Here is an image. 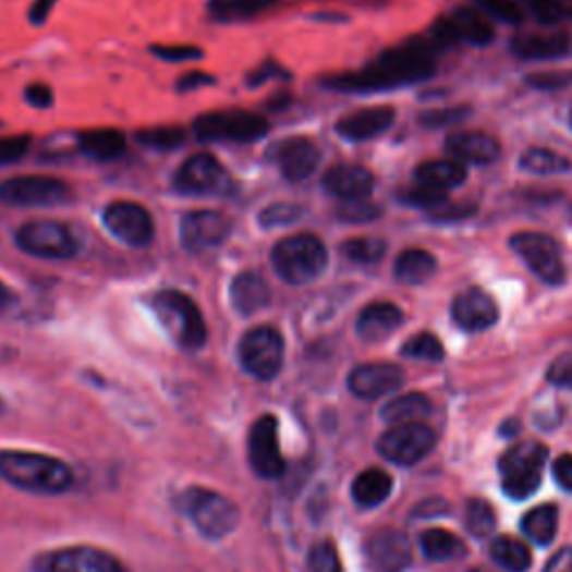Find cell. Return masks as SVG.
<instances>
[{
	"label": "cell",
	"mask_w": 572,
	"mask_h": 572,
	"mask_svg": "<svg viewBox=\"0 0 572 572\" xmlns=\"http://www.w3.org/2000/svg\"><path fill=\"white\" fill-rule=\"evenodd\" d=\"M434 74V59L431 52L421 46V42H407V46L393 48L380 54L369 68L361 72H346L327 78V85L333 90L346 93H374V90H389V87H399L416 81H425Z\"/></svg>",
	"instance_id": "6da1fadb"
},
{
	"label": "cell",
	"mask_w": 572,
	"mask_h": 572,
	"mask_svg": "<svg viewBox=\"0 0 572 572\" xmlns=\"http://www.w3.org/2000/svg\"><path fill=\"white\" fill-rule=\"evenodd\" d=\"M0 476L34 495H61L72 486V470L63 461L34 452H0Z\"/></svg>",
	"instance_id": "7a4b0ae2"
},
{
	"label": "cell",
	"mask_w": 572,
	"mask_h": 572,
	"mask_svg": "<svg viewBox=\"0 0 572 572\" xmlns=\"http://www.w3.org/2000/svg\"><path fill=\"white\" fill-rule=\"evenodd\" d=\"M153 312L170 340L186 349L197 351L208 340V329L199 306L191 295L178 289H166L155 293L153 297Z\"/></svg>",
	"instance_id": "3957f363"
},
{
	"label": "cell",
	"mask_w": 572,
	"mask_h": 572,
	"mask_svg": "<svg viewBox=\"0 0 572 572\" xmlns=\"http://www.w3.org/2000/svg\"><path fill=\"white\" fill-rule=\"evenodd\" d=\"M276 273L295 287L318 280L329 264L325 242L312 233H297L280 240L271 251Z\"/></svg>",
	"instance_id": "277c9868"
},
{
	"label": "cell",
	"mask_w": 572,
	"mask_h": 572,
	"mask_svg": "<svg viewBox=\"0 0 572 572\" xmlns=\"http://www.w3.org/2000/svg\"><path fill=\"white\" fill-rule=\"evenodd\" d=\"M271 123L248 110H217L199 114L193 123V132L199 142L217 144H251L267 135Z\"/></svg>",
	"instance_id": "5b68a950"
},
{
	"label": "cell",
	"mask_w": 572,
	"mask_h": 572,
	"mask_svg": "<svg viewBox=\"0 0 572 572\" xmlns=\"http://www.w3.org/2000/svg\"><path fill=\"white\" fill-rule=\"evenodd\" d=\"M178 503L197 531L208 539H222L238 527V508L227 497L212 490L191 488L180 497Z\"/></svg>",
	"instance_id": "8992f818"
},
{
	"label": "cell",
	"mask_w": 572,
	"mask_h": 572,
	"mask_svg": "<svg viewBox=\"0 0 572 572\" xmlns=\"http://www.w3.org/2000/svg\"><path fill=\"white\" fill-rule=\"evenodd\" d=\"M548 459V450L539 443H521L510 448L499 459V474L503 492L510 499L533 497L541 486V474Z\"/></svg>",
	"instance_id": "52a82bcc"
},
{
	"label": "cell",
	"mask_w": 572,
	"mask_h": 572,
	"mask_svg": "<svg viewBox=\"0 0 572 572\" xmlns=\"http://www.w3.org/2000/svg\"><path fill=\"white\" fill-rule=\"evenodd\" d=\"M172 188L188 197H224L233 193V178L215 155L197 153L174 172Z\"/></svg>",
	"instance_id": "ba28073f"
},
{
	"label": "cell",
	"mask_w": 572,
	"mask_h": 572,
	"mask_svg": "<svg viewBox=\"0 0 572 572\" xmlns=\"http://www.w3.org/2000/svg\"><path fill=\"white\" fill-rule=\"evenodd\" d=\"M21 251L42 259H72L81 251V240L72 227L57 219H32L16 233Z\"/></svg>",
	"instance_id": "9c48e42d"
},
{
	"label": "cell",
	"mask_w": 572,
	"mask_h": 572,
	"mask_svg": "<svg viewBox=\"0 0 572 572\" xmlns=\"http://www.w3.org/2000/svg\"><path fill=\"white\" fill-rule=\"evenodd\" d=\"M240 363L257 380H273L284 365V338L271 327H253L240 340Z\"/></svg>",
	"instance_id": "30bf717a"
},
{
	"label": "cell",
	"mask_w": 572,
	"mask_h": 572,
	"mask_svg": "<svg viewBox=\"0 0 572 572\" xmlns=\"http://www.w3.org/2000/svg\"><path fill=\"white\" fill-rule=\"evenodd\" d=\"M70 199V184L50 174H21L0 184V202L10 208H54Z\"/></svg>",
	"instance_id": "8fae6325"
},
{
	"label": "cell",
	"mask_w": 572,
	"mask_h": 572,
	"mask_svg": "<svg viewBox=\"0 0 572 572\" xmlns=\"http://www.w3.org/2000/svg\"><path fill=\"white\" fill-rule=\"evenodd\" d=\"M510 246L544 282L555 287L565 282V264L555 238L537 231H523L512 235Z\"/></svg>",
	"instance_id": "7c38bea8"
},
{
	"label": "cell",
	"mask_w": 572,
	"mask_h": 572,
	"mask_svg": "<svg viewBox=\"0 0 572 572\" xmlns=\"http://www.w3.org/2000/svg\"><path fill=\"white\" fill-rule=\"evenodd\" d=\"M436 446V434L423 423L391 425L378 438V452L395 465H414L425 459Z\"/></svg>",
	"instance_id": "4fadbf2b"
},
{
	"label": "cell",
	"mask_w": 572,
	"mask_h": 572,
	"mask_svg": "<svg viewBox=\"0 0 572 572\" xmlns=\"http://www.w3.org/2000/svg\"><path fill=\"white\" fill-rule=\"evenodd\" d=\"M104 227L123 244L144 248L155 240V219L137 202H112L104 210Z\"/></svg>",
	"instance_id": "5bb4252c"
},
{
	"label": "cell",
	"mask_w": 572,
	"mask_h": 572,
	"mask_svg": "<svg viewBox=\"0 0 572 572\" xmlns=\"http://www.w3.org/2000/svg\"><path fill=\"white\" fill-rule=\"evenodd\" d=\"M233 233V219L219 210H191L182 217L180 240L186 251L202 253L222 246Z\"/></svg>",
	"instance_id": "9a60e30c"
},
{
	"label": "cell",
	"mask_w": 572,
	"mask_h": 572,
	"mask_svg": "<svg viewBox=\"0 0 572 572\" xmlns=\"http://www.w3.org/2000/svg\"><path fill=\"white\" fill-rule=\"evenodd\" d=\"M38 572H125L123 563L106 550L74 546L42 555L36 561Z\"/></svg>",
	"instance_id": "2e32d148"
},
{
	"label": "cell",
	"mask_w": 572,
	"mask_h": 572,
	"mask_svg": "<svg viewBox=\"0 0 572 572\" xmlns=\"http://www.w3.org/2000/svg\"><path fill=\"white\" fill-rule=\"evenodd\" d=\"M431 36L441 42V46L465 40V42H472V46L480 48V46H488V42L495 38V29L488 23V19L483 16L478 10L459 8L450 16L438 19L431 25Z\"/></svg>",
	"instance_id": "e0dca14e"
},
{
	"label": "cell",
	"mask_w": 572,
	"mask_h": 572,
	"mask_svg": "<svg viewBox=\"0 0 572 572\" xmlns=\"http://www.w3.org/2000/svg\"><path fill=\"white\" fill-rule=\"evenodd\" d=\"M248 461L257 476L278 478L284 472V459L280 454L278 421L267 414L253 423L248 434Z\"/></svg>",
	"instance_id": "ac0fdd59"
},
{
	"label": "cell",
	"mask_w": 572,
	"mask_h": 572,
	"mask_svg": "<svg viewBox=\"0 0 572 572\" xmlns=\"http://www.w3.org/2000/svg\"><path fill=\"white\" fill-rule=\"evenodd\" d=\"M276 161L284 180L304 182L318 170L322 161L320 146L309 137H289L278 144Z\"/></svg>",
	"instance_id": "d6986e66"
},
{
	"label": "cell",
	"mask_w": 572,
	"mask_h": 572,
	"mask_svg": "<svg viewBox=\"0 0 572 572\" xmlns=\"http://www.w3.org/2000/svg\"><path fill=\"white\" fill-rule=\"evenodd\" d=\"M405 376L403 369L395 367L391 363H367V365H358L354 372L349 374V389L358 399L365 401H376L380 395L393 393L403 385Z\"/></svg>",
	"instance_id": "ffe728a7"
},
{
	"label": "cell",
	"mask_w": 572,
	"mask_h": 572,
	"mask_svg": "<svg viewBox=\"0 0 572 572\" xmlns=\"http://www.w3.org/2000/svg\"><path fill=\"white\" fill-rule=\"evenodd\" d=\"M452 318L465 331H486L497 325L499 306L483 289H465L452 302Z\"/></svg>",
	"instance_id": "44dd1931"
},
{
	"label": "cell",
	"mask_w": 572,
	"mask_h": 572,
	"mask_svg": "<svg viewBox=\"0 0 572 572\" xmlns=\"http://www.w3.org/2000/svg\"><path fill=\"white\" fill-rule=\"evenodd\" d=\"M325 191L340 202H363L374 193V174L358 163H340L325 174Z\"/></svg>",
	"instance_id": "7402d4cb"
},
{
	"label": "cell",
	"mask_w": 572,
	"mask_h": 572,
	"mask_svg": "<svg viewBox=\"0 0 572 572\" xmlns=\"http://www.w3.org/2000/svg\"><path fill=\"white\" fill-rule=\"evenodd\" d=\"M369 561L380 572H403L412 563V546L407 537L399 531H378L369 537L367 544Z\"/></svg>",
	"instance_id": "603a6c76"
},
{
	"label": "cell",
	"mask_w": 572,
	"mask_h": 572,
	"mask_svg": "<svg viewBox=\"0 0 572 572\" xmlns=\"http://www.w3.org/2000/svg\"><path fill=\"white\" fill-rule=\"evenodd\" d=\"M395 121V110L389 106H376V108H363L358 112L344 114L336 123V132L342 139L349 142H369L380 137Z\"/></svg>",
	"instance_id": "cb8c5ba5"
},
{
	"label": "cell",
	"mask_w": 572,
	"mask_h": 572,
	"mask_svg": "<svg viewBox=\"0 0 572 572\" xmlns=\"http://www.w3.org/2000/svg\"><path fill=\"white\" fill-rule=\"evenodd\" d=\"M446 153L461 163H492L501 155V146L486 132H454L446 139Z\"/></svg>",
	"instance_id": "d4e9b609"
},
{
	"label": "cell",
	"mask_w": 572,
	"mask_h": 572,
	"mask_svg": "<svg viewBox=\"0 0 572 572\" xmlns=\"http://www.w3.org/2000/svg\"><path fill=\"white\" fill-rule=\"evenodd\" d=\"M231 304L242 316H255L271 304V287L257 271H242L231 282Z\"/></svg>",
	"instance_id": "484cf974"
},
{
	"label": "cell",
	"mask_w": 572,
	"mask_h": 572,
	"mask_svg": "<svg viewBox=\"0 0 572 572\" xmlns=\"http://www.w3.org/2000/svg\"><path fill=\"white\" fill-rule=\"evenodd\" d=\"M570 36L565 32H548V34H521L512 38V52L521 59L531 61H550L568 54Z\"/></svg>",
	"instance_id": "4316f807"
},
{
	"label": "cell",
	"mask_w": 572,
	"mask_h": 572,
	"mask_svg": "<svg viewBox=\"0 0 572 572\" xmlns=\"http://www.w3.org/2000/svg\"><path fill=\"white\" fill-rule=\"evenodd\" d=\"M403 325V312L391 302H374L361 312L356 331L363 340L376 342L391 336L395 329Z\"/></svg>",
	"instance_id": "83f0119b"
},
{
	"label": "cell",
	"mask_w": 572,
	"mask_h": 572,
	"mask_svg": "<svg viewBox=\"0 0 572 572\" xmlns=\"http://www.w3.org/2000/svg\"><path fill=\"white\" fill-rule=\"evenodd\" d=\"M125 135L117 127L83 130L78 135V150L97 161H112L125 153Z\"/></svg>",
	"instance_id": "f1b7e54d"
},
{
	"label": "cell",
	"mask_w": 572,
	"mask_h": 572,
	"mask_svg": "<svg viewBox=\"0 0 572 572\" xmlns=\"http://www.w3.org/2000/svg\"><path fill=\"white\" fill-rule=\"evenodd\" d=\"M414 180L416 184L450 193L467 180V170L461 161L454 159H431L414 170Z\"/></svg>",
	"instance_id": "f546056e"
},
{
	"label": "cell",
	"mask_w": 572,
	"mask_h": 572,
	"mask_svg": "<svg viewBox=\"0 0 572 572\" xmlns=\"http://www.w3.org/2000/svg\"><path fill=\"white\" fill-rule=\"evenodd\" d=\"M436 257L425 251V248H407L399 257H395L393 264V276L403 284H423L436 273Z\"/></svg>",
	"instance_id": "4dcf8cb0"
},
{
	"label": "cell",
	"mask_w": 572,
	"mask_h": 572,
	"mask_svg": "<svg viewBox=\"0 0 572 572\" xmlns=\"http://www.w3.org/2000/svg\"><path fill=\"white\" fill-rule=\"evenodd\" d=\"M391 476L380 467H369L361 472L351 486V497L363 508H376L391 495Z\"/></svg>",
	"instance_id": "1f68e13d"
},
{
	"label": "cell",
	"mask_w": 572,
	"mask_h": 572,
	"mask_svg": "<svg viewBox=\"0 0 572 572\" xmlns=\"http://www.w3.org/2000/svg\"><path fill=\"white\" fill-rule=\"evenodd\" d=\"M282 0H210L208 12L219 21H246L276 10Z\"/></svg>",
	"instance_id": "d6a6232c"
},
{
	"label": "cell",
	"mask_w": 572,
	"mask_h": 572,
	"mask_svg": "<svg viewBox=\"0 0 572 572\" xmlns=\"http://www.w3.org/2000/svg\"><path fill=\"white\" fill-rule=\"evenodd\" d=\"M429 410L431 405L423 393H405L382 407V421L389 425H412L427 418Z\"/></svg>",
	"instance_id": "836d02e7"
},
{
	"label": "cell",
	"mask_w": 572,
	"mask_h": 572,
	"mask_svg": "<svg viewBox=\"0 0 572 572\" xmlns=\"http://www.w3.org/2000/svg\"><path fill=\"white\" fill-rule=\"evenodd\" d=\"M519 168L527 174H537V178H552V174L570 172L572 161L550 148H531L521 155Z\"/></svg>",
	"instance_id": "e575fe53"
},
{
	"label": "cell",
	"mask_w": 572,
	"mask_h": 572,
	"mask_svg": "<svg viewBox=\"0 0 572 572\" xmlns=\"http://www.w3.org/2000/svg\"><path fill=\"white\" fill-rule=\"evenodd\" d=\"M557 516H559V510L552 503L539 506L523 516L521 531L533 544L548 546L557 535V523H559Z\"/></svg>",
	"instance_id": "d590c367"
},
{
	"label": "cell",
	"mask_w": 572,
	"mask_h": 572,
	"mask_svg": "<svg viewBox=\"0 0 572 572\" xmlns=\"http://www.w3.org/2000/svg\"><path fill=\"white\" fill-rule=\"evenodd\" d=\"M421 548L429 561H454L465 552L463 541L452 533L441 531V527H431V531L423 533Z\"/></svg>",
	"instance_id": "8d00e7d4"
},
{
	"label": "cell",
	"mask_w": 572,
	"mask_h": 572,
	"mask_svg": "<svg viewBox=\"0 0 572 572\" xmlns=\"http://www.w3.org/2000/svg\"><path fill=\"white\" fill-rule=\"evenodd\" d=\"M135 139L144 146V148H153V150H174V148H182L188 139V132L182 125H150V127H142L135 132Z\"/></svg>",
	"instance_id": "74e56055"
},
{
	"label": "cell",
	"mask_w": 572,
	"mask_h": 572,
	"mask_svg": "<svg viewBox=\"0 0 572 572\" xmlns=\"http://www.w3.org/2000/svg\"><path fill=\"white\" fill-rule=\"evenodd\" d=\"M492 559L510 572H525L533 563V555H531V550H527V546L519 539H512V537L495 539Z\"/></svg>",
	"instance_id": "f35d334b"
},
{
	"label": "cell",
	"mask_w": 572,
	"mask_h": 572,
	"mask_svg": "<svg viewBox=\"0 0 572 572\" xmlns=\"http://www.w3.org/2000/svg\"><path fill=\"white\" fill-rule=\"evenodd\" d=\"M340 253L354 264H376L385 257L387 244L380 238H351L340 246Z\"/></svg>",
	"instance_id": "ab89813d"
},
{
	"label": "cell",
	"mask_w": 572,
	"mask_h": 572,
	"mask_svg": "<svg viewBox=\"0 0 572 572\" xmlns=\"http://www.w3.org/2000/svg\"><path fill=\"white\" fill-rule=\"evenodd\" d=\"M403 356L416 358V361L441 363L446 358V349H443V342L438 340L434 333L423 331L403 344Z\"/></svg>",
	"instance_id": "60d3db41"
},
{
	"label": "cell",
	"mask_w": 572,
	"mask_h": 572,
	"mask_svg": "<svg viewBox=\"0 0 572 572\" xmlns=\"http://www.w3.org/2000/svg\"><path fill=\"white\" fill-rule=\"evenodd\" d=\"M304 215V208L293 202H276L269 204L257 215V222L261 229H282L295 224L297 219Z\"/></svg>",
	"instance_id": "b9f144b4"
},
{
	"label": "cell",
	"mask_w": 572,
	"mask_h": 572,
	"mask_svg": "<svg viewBox=\"0 0 572 572\" xmlns=\"http://www.w3.org/2000/svg\"><path fill=\"white\" fill-rule=\"evenodd\" d=\"M465 523H467V531H470L474 537L483 539V537L492 535L495 525H497V516H495V510L490 508V503L474 499V501H470V506H467Z\"/></svg>",
	"instance_id": "7bdbcfd3"
},
{
	"label": "cell",
	"mask_w": 572,
	"mask_h": 572,
	"mask_svg": "<svg viewBox=\"0 0 572 572\" xmlns=\"http://www.w3.org/2000/svg\"><path fill=\"white\" fill-rule=\"evenodd\" d=\"M474 5L483 16L508 25H519L523 21V8L514 0H474Z\"/></svg>",
	"instance_id": "ee69618b"
},
{
	"label": "cell",
	"mask_w": 572,
	"mask_h": 572,
	"mask_svg": "<svg viewBox=\"0 0 572 572\" xmlns=\"http://www.w3.org/2000/svg\"><path fill=\"white\" fill-rule=\"evenodd\" d=\"M448 197H450L448 191H438V188L423 186V184H416L414 188H407L405 193H401V199H403L407 206L431 208V210L446 206V204H448Z\"/></svg>",
	"instance_id": "f6af8a7d"
},
{
	"label": "cell",
	"mask_w": 572,
	"mask_h": 572,
	"mask_svg": "<svg viewBox=\"0 0 572 572\" xmlns=\"http://www.w3.org/2000/svg\"><path fill=\"white\" fill-rule=\"evenodd\" d=\"M525 83L535 87V90H563V87L572 85V70H541V72H531L525 74Z\"/></svg>",
	"instance_id": "bcb514c9"
},
{
	"label": "cell",
	"mask_w": 572,
	"mask_h": 572,
	"mask_svg": "<svg viewBox=\"0 0 572 572\" xmlns=\"http://www.w3.org/2000/svg\"><path fill=\"white\" fill-rule=\"evenodd\" d=\"M521 5L541 25H557L561 19L568 16V10L561 5V0H521Z\"/></svg>",
	"instance_id": "7dc6e473"
},
{
	"label": "cell",
	"mask_w": 572,
	"mask_h": 572,
	"mask_svg": "<svg viewBox=\"0 0 572 572\" xmlns=\"http://www.w3.org/2000/svg\"><path fill=\"white\" fill-rule=\"evenodd\" d=\"M380 208L376 204H372L369 199L363 202H342V206L338 208V217L346 224H367L374 222L376 217H380Z\"/></svg>",
	"instance_id": "c3c4849f"
},
{
	"label": "cell",
	"mask_w": 572,
	"mask_h": 572,
	"mask_svg": "<svg viewBox=\"0 0 572 572\" xmlns=\"http://www.w3.org/2000/svg\"><path fill=\"white\" fill-rule=\"evenodd\" d=\"M309 570L312 572H342V563L338 550L331 541H320L312 548L309 555Z\"/></svg>",
	"instance_id": "681fc988"
},
{
	"label": "cell",
	"mask_w": 572,
	"mask_h": 572,
	"mask_svg": "<svg viewBox=\"0 0 572 572\" xmlns=\"http://www.w3.org/2000/svg\"><path fill=\"white\" fill-rule=\"evenodd\" d=\"M150 54L163 63H191L204 59V50L197 46H150Z\"/></svg>",
	"instance_id": "f907efd6"
},
{
	"label": "cell",
	"mask_w": 572,
	"mask_h": 572,
	"mask_svg": "<svg viewBox=\"0 0 572 572\" xmlns=\"http://www.w3.org/2000/svg\"><path fill=\"white\" fill-rule=\"evenodd\" d=\"M32 146L29 135H14V137H0V166L21 161Z\"/></svg>",
	"instance_id": "816d5d0a"
},
{
	"label": "cell",
	"mask_w": 572,
	"mask_h": 572,
	"mask_svg": "<svg viewBox=\"0 0 572 572\" xmlns=\"http://www.w3.org/2000/svg\"><path fill=\"white\" fill-rule=\"evenodd\" d=\"M546 376H548V382H552L555 387L572 389V351H565V354L555 358Z\"/></svg>",
	"instance_id": "f5cc1de1"
},
{
	"label": "cell",
	"mask_w": 572,
	"mask_h": 572,
	"mask_svg": "<svg viewBox=\"0 0 572 572\" xmlns=\"http://www.w3.org/2000/svg\"><path fill=\"white\" fill-rule=\"evenodd\" d=\"M470 112V108H443V110H431L421 114V123L427 127H443V125H452L465 119V114Z\"/></svg>",
	"instance_id": "db71d44e"
},
{
	"label": "cell",
	"mask_w": 572,
	"mask_h": 572,
	"mask_svg": "<svg viewBox=\"0 0 572 572\" xmlns=\"http://www.w3.org/2000/svg\"><path fill=\"white\" fill-rule=\"evenodd\" d=\"M271 78H289V72L280 65V63H273V61H267V63H259L248 76H246V85L248 87H257L261 83H267Z\"/></svg>",
	"instance_id": "11a10c76"
},
{
	"label": "cell",
	"mask_w": 572,
	"mask_h": 572,
	"mask_svg": "<svg viewBox=\"0 0 572 572\" xmlns=\"http://www.w3.org/2000/svg\"><path fill=\"white\" fill-rule=\"evenodd\" d=\"M25 101L32 106V108H50L54 104V93L52 87L46 85V83H32L25 87Z\"/></svg>",
	"instance_id": "9f6ffc18"
},
{
	"label": "cell",
	"mask_w": 572,
	"mask_h": 572,
	"mask_svg": "<svg viewBox=\"0 0 572 572\" xmlns=\"http://www.w3.org/2000/svg\"><path fill=\"white\" fill-rule=\"evenodd\" d=\"M57 3H59V0H34V3L29 5V10H27V21H29L34 27L46 25Z\"/></svg>",
	"instance_id": "6f0895ef"
},
{
	"label": "cell",
	"mask_w": 572,
	"mask_h": 572,
	"mask_svg": "<svg viewBox=\"0 0 572 572\" xmlns=\"http://www.w3.org/2000/svg\"><path fill=\"white\" fill-rule=\"evenodd\" d=\"M206 85H215V76L197 70V72L184 74V76L178 81V90H180V93H193V90H199V87H206Z\"/></svg>",
	"instance_id": "680465c9"
},
{
	"label": "cell",
	"mask_w": 572,
	"mask_h": 572,
	"mask_svg": "<svg viewBox=\"0 0 572 572\" xmlns=\"http://www.w3.org/2000/svg\"><path fill=\"white\" fill-rule=\"evenodd\" d=\"M552 474L557 478L559 486L568 492H572V457L570 454H563L555 461L552 465Z\"/></svg>",
	"instance_id": "91938a15"
},
{
	"label": "cell",
	"mask_w": 572,
	"mask_h": 572,
	"mask_svg": "<svg viewBox=\"0 0 572 572\" xmlns=\"http://www.w3.org/2000/svg\"><path fill=\"white\" fill-rule=\"evenodd\" d=\"M474 212V206L467 204V206H441V208H436L434 212V219L436 222H452V219H461V217H467Z\"/></svg>",
	"instance_id": "94428289"
},
{
	"label": "cell",
	"mask_w": 572,
	"mask_h": 572,
	"mask_svg": "<svg viewBox=\"0 0 572 572\" xmlns=\"http://www.w3.org/2000/svg\"><path fill=\"white\" fill-rule=\"evenodd\" d=\"M544 572H572V548H561L546 565Z\"/></svg>",
	"instance_id": "6125c7cd"
},
{
	"label": "cell",
	"mask_w": 572,
	"mask_h": 572,
	"mask_svg": "<svg viewBox=\"0 0 572 572\" xmlns=\"http://www.w3.org/2000/svg\"><path fill=\"white\" fill-rule=\"evenodd\" d=\"M12 300H14L12 291H10V289H8L3 282H0V312L8 309V306L12 304Z\"/></svg>",
	"instance_id": "be15d7a7"
},
{
	"label": "cell",
	"mask_w": 572,
	"mask_h": 572,
	"mask_svg": "<svg viewBox=\"0 0 572 572\" xmlns=\"http://www.w3.org/2000/svg\"><path fill=\"white\" fill-rule=\"evenodd\" d=\"M3 410H5V403H3V401H0V414H3Z\"/></svg>",
	"instance_id": "e7e4bbea"
},
{
	"label": "cell",
	"mask_w": 572,
	"mask_h": 572,
	"mask_svg": "<svg viewBox=\"0 0 572 572\" xmlns=\"http://www.w3.org/2000/svg\"><path fill=\"white\" fill-rule=\"evenodd\" d=\"M570 125H572V112H570Z\"/></svg>",
	"instance_id": "03108f58"
},
{
	"label": "cell",
	"mask_w": 572,
	"mask_h": 572,
	"mask_svg": "<svg viewBox=\"0 0 572 572\" xmlns=\"http://www.w3.org/2000/svg\"><path fill=\"white\" fill-rule=\"evenodd\" d=\"M568 14H570V16H572V12H568Z\"/></svg>",
	"instance_id": "003e7915"
}]
</instances>
